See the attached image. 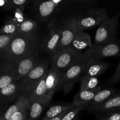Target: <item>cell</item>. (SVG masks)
<instances>
[{"mask_svg": "<svg viewBox=\"0 0 120 120\" xmlns=\"http://www.w3.org/2000/svg\"><path fill=\"white\" fill-rule=\"evenodd\" d=\"M39 43L36 33L30 35L17 34L1 52L0 57L5 63H16L39 52Z\"/></svg>", "mask_w": 120, "mask_h": 120, "instance_id": "6da1fadb", "label": "cell"}, {"mask_svg": "<svg viewBox=\"0 0 120 120\" xmlns=\"http://www.w3.org/2000/svg\"><path fill=\"white\" fill-rule=\"evenodd\" d=\"M120 15L107 18L101 23L96 30L94 46H101L117 41Z\"/></svg>", "mask_w": 120, "mask_h": 120, "instance_id": "7a4b0ae2", "label": "cell"}, {"mask_svg": "<svg viewBox=\"0 0 120 120\" xmlns=\"http://www.w3.org/2000/svg\"><path fill=\"white\" fill-rule=\"evenodd\" d=\"M49 63L47 60H41L39 64L26 76L19 81L21 94L29 100L32 92L42 76L49 70Z\"/></svg>", "mask_w": 120, "mask_h": 120, "instance_id": "3957f363", "label": "cell"}, {"mask_svg": "<svg viewBox=\"0 0 120 120\" xmlns=\"http://www.w3.org/2000/svg\"><path fill=\"white\" fill-rule=\"evenodd\" d=\"M109 18L107 12L102 8H94L88 11L80 17L73 18L74 24L78 31H84L100 25Z\"/></svg>", "mask_w": 120, "mask_h": 120, "instance_id": "277c9868", "label": "cell"}, {"mask_svg": "<svg viewBox=\"0 0 120 120\" xmlns=\"http://www.w3.org/2000/svg\"><path fill=\"white\" fill-rule=\"evenodd\" d=\"M82 54L71 47L62 49L52 56L51 68L63 73L75 63L80 62Z\"/></svg>", "mask_w": 120, "mask_h": 120, "instance_id": "5b68a950", "label": "cell"}, {"mask_svg": "<svg viewBox=\"0 0 120 120\" xmlns=\"http://www.w3.org/2000/svg\"><path fill=\"white\" fill-rule=\"evenodd\" d=\"M120 56V40L101 46H94L82 53L80 62L100 61L110 57Z\"/></svg>", "mask_w": 120, "mask_h": 120, "instance_id": "8992f818", "label": "cell"}, {"mask_svg": "<svg viewBox=\"0 0 120 120\" xmlns=\"http://www.w3.org/2000/svg\"><path fill=\"white\" fill-rule=\"evenodd\" d=\"M89 62H79L62 73V88L66 94L72 90L77 81L83 75Z\"/></svg>", "mask_w": 120, "mask_h": 120, "instance_id": "52a82bcc", "label": "cell"}, {"mask_svg": "<svg viewBox=\"0 0 120 120\" xmlns=\"http://www.w3.org/2000/svg\"><path fill=\"white\" fill-rule=\"evenodd\" d=\"M41 60L39 58V52L26 57L16 63H9L14 70L16 77V80L19 81L25 77L32 70L39 64Z\"/></svg>", "mask_w": 120, "mask_h": 120, "instance_id": "ba28073f", "label": "cell"}, {"mask_svg": "<svg viewBox=\"0 0 120 120\" xmlns=\"http://www.w3.org/2000/svg\"><path fill=\"white\" fill-rule=\"evenodd\" d=\"M46 98L50 103L53 96L62 87V73L50 67L49 69L46 79Z\"/></svg>", "mask_w": 120, "mask_h": 120, "instance_id": "9c48e42d", "label": "cell"}, {"mask_svg": "<svg viewBox=\"0 0 120 120\" xmlns=\"http://www.w3.org/2000/svg\"><path fill=\"white\" fill-rule=\"evenodd\" d=\"M61 38V27L52 28L41 43V49L52 56L56 53Z\"/></svg>", "mask_w": 120, "mask_h": 120, "instance_id": "30bf717a", "label": "cell"}, {"mask_svg": "<svg viewBox=\"0 0 120 120\" xmlns=\"http://www.w3.org/2000/svg\"><path fill=\"white\" fill-rule=\"evenodd\" d=\"M64 2L62 0L36 1L35 5L38 16L41 21H46Z\"/></svg>", "mask_w": 120, "mask_h": 120, "instance_id": "8fae6325", "label": "cell"}, {"mask_svg": "<svg viewBox=\"0 0 120 120\" xmlns=\"http://www.w3.org/2000/svg\"><path fill=\"white\" fill-rule=\"evenodd\" d=\"M77 31L78 30L75 27L73 18H70L66 23L61 27L60 41L56 52L70 47Z\"/></svg>", "mask_w": 120, "mask_h": 120, "instance_id": "7c38bea8", "label": "cell"}, {"mask_svg": "<svg viewBox=\"0 0 120 120\" xmlns=\"http://www.w3.org/2000/svg\"><path fill=\"white\" fill-rule=\"evenodd\" d=\"M21 94L20 84L15 81L0 89V105L7 104L17 99Z\"/></svg>", "mask_w": 120, "mask_h": 120, "instance_id": "4fadbf2b", "label": "cell"}, {"mask_svg": "<svg viewBox=\"0 0 120 120\" xmlns=\"http://www.w3.org/2000/svg\"><path fill=\"white\" fill-rule=\"evenodd\" d=\"M117 92V90L114 88H108L103 90L101 89L96 94L93 99L87 105L86 109H87L90 111H94L98 107L107 101Z\"/></svg>", "mask_w": 120, "mask_h": 120, "instance_id": "5bb4252c", "label": "cell"}, {"mask_svg": "<svg viewBox=\"0 0 120 120\" xmlns=\"http://www.w3.org/2000/svg\"><path fill=\"white\" fill-rule=\"evenodd\" d=\"M90 35L84 31H77L70 47L76 51L83 53L85 49H90L93 47Z\"/></svg>", "mask_w": 120, "mask_h": 120, "instance_id": "9a60e30c", "label": "cell"}, {"mask_svg": "<svg viewBox=\"0 0 120 120\" xmlns=\"http://www.w3.org/2000/svg\"><path fill=\"white\" fill-rule=\"evenodd\" d=\"M87 65L84 70V76L97 77L107 70L111 66V64L107 62L100 61H88Z\"/></svg>", "mask_w": 120, "mask_h": 120, "instance_id": "2e32d148", "label": "cell"}, {"mask_svg": "<svg viewBox=\"0 0 120 120\" xmlns=\"http://www.w3.org/2000/svg\"><path fill=\"white\" fill-rule=\"evenodd\" d=\"M101 90V86L95 90H80L75 96L74 101L72 103L74 107H79L87 105L92 101L96 94Z\"/></svg>", "mask_w": 120, "mask_h": 120, "instance_id": "e0dca14e", "label": "cell"}, {"mask_svg": "<svg viewBox=\"0 0 120 120\" xmlns=\"http://www.w3.org/2000/svg\"><path fill=\"white\" fill-rule=\"evenodd\" d=\"M49 71V70H48ZM48 71L42 76L38 83L35 87L29 98V103H32L40 100L45 99L46 96V79Z\"/></svg>", "mask_w": 120, "mask_h": 120, "instance_id": "ac0fdd59", "label": "cell"}, {"mask_svg": "<svg viewBox=\"0 0 120 120\" xmlns=\"http://www.w3.org/2000/svg\"><path fill=\"white\" fill-rule=\"evenodd\" d=\"M120 110V91L111 97L94 111L95 112L107 113L110 111Z\"/></svg>", "mask_w": 120, "mask_h": 120, "instance_id": "d6986e66", "label": "cell"}, {"mask_svg": "<svg viewBox=\"0 0 120 120\" xmlns=\"http://www.w3.org/2000/svg\"><path fill=\"white\" fill-rule=\"evenodd\" d=\"M49 102L46 99L40 100L35 102L30 103L28 120H36L42 114L46 107Z\"/></svg>", "mask_w": 120, "mask_h": 120, "instance_id": "ffe728a7", "label": "cell"}, {"mask_svg": "<svg viewBox=\"0 0 120 120\" xmlns=\"http://www.w3.org/2000/svg\"><path fill=\"white\" fill-rule=\"evenodd\" d=\"M29 100L24 97L23 95L20 94L16 100L15 103L12 104L7 109L4 113L3 114L1 117L0 118V120H11L14 116L15 113L24 105Z\"/></svg>", "mask_w": 120, "mask_h": 120, "instance_id": "44dd1931", "label": "cell"}, {"mask_svg": "<svg viewBox=\"0 0 120 120\" xmlns=\"http://www.w3.org/2000/svg\"><path fill=\"white\" fill-rule=\"evenodd\" d=\"M73 107H75L73 106L72 103L67 105H55L52 106L46 111L42 120H50L60 116L64 112L70 111Z\"/></svg>", "mask_w": 120, "mask_h": 120, "instance_id": "7402d4cb", "label": "cell"}, {"mask_svg": "<svg viewBox=\"0 0 120 120\" xmlns=\"http://www.w3.org/2000/svg\"><path fill=\"white\" fill-rule=\"evenodd\" d=\"M80 90H95L99 87V81L97 77L83 76L80 79Z\"/></svg>", "mask_w": 120, "mask_h": 120, "instance_id": "603a6c76", "label": "cell"}, {"mask_svg": "<svg viewBox=\"0 0 120 120\" xmlns=\"http://www.w3.org/2000/svg\"><path fill=\"white\" fill-rule=\"evenodd\" d=\"M38 27L36 22L32 19L26 18L24 21L19 25L18 34L30 35L35 34Z\"/></svg>", "mask_w": 120, "mask_h": 120, "instance_id": "cb8c5ba5", "label": "cell"}, {"mask_svg": "<svg viewBox=\"0 0 120 120\" xmlns=\"http://www.w3.org/2000/svg\"><path fill=\"white\" fill-rule=\"evenodd\" d=\"M19 25L14 19H9L0 29V34L7 35H16L18 34Z\"/></svg>", "mask_w": 120, "mask_h": 120, "instance_id": "d4e9b609", "label": "cell"}, {"mask_svg": "<svg viewBox=\"0 0 120 120\" xmlns=\"http://www.w3.org/2000/svg\"><path fill=\"white\" fill-rule=\"evenodd\" d=\"M30 1L27 0H5L0 1V7L5 10H15L16 8H21Z\"/></svg>", "mask_w": 120, "mask_h": 120, "instance_id": "484cf974", "label": "cell"}, {"mask_svg": "<svg viewBox=\"0 0 120 120\" xmlns=\"http://www.w3.org/2000/svg\"><path fill=\"white\" fill-rule=\"evenodd\" d=\"M29 107H30V103L29 101H28L14 114L11 120H23L25 119L26 117H28Z\"/></svg>", "mask_w": 120, "mask_h": 120, "instance_id": "4316f807", "label": "cell"}, {"mask_svg": "<svg viewBox=\"0 0 120 120\" xmlns=\"http://www.w3.org/2000/svg\"><path fill=\"white\" fill-rule=\"evenodd\" d=\"M83 109H86L85 105H83V106H79V107H75L73 108L72 109L68 111L65 116L62 118V120H74L76 118V116L77 114L82 111Z\"/></svg>", "mask_w": 120, "mask_h": 120, "instance_id": "83f0119b", "label": "cell"}, {"mask_svg": "<svg viewBox=\"0 0 120 120\" xmlns=\"http://www.w3.org/2000/svg\"><path fill=\"white\" fill-rule=\"evenodd\" d=\"M15 36L0 34V52L8 46Z\"/></svg>", "mask_w": 120, "mask_h": 120, "instance_id": "f1b7e54d", "label": "cell"}, {"mask_svg": "<svg viewBox=\"0 0 120 120\" xmlns=\"http://www.w3.org/2000/svg\"><path fill=\"white\" fill-rule=\"evenodd\" d=\"M120 81V60L118 63L117 68L116 69V71L114 73L113 75L111 76V77L109 79L107 80L105 84L106 85H110V84H113L116 83H118Z\"/></svg>", "mask_w": 120, "mask_h": 120, "instance_id": "f546056e", "label": "cell"}, {"mask_svg": "<svg viewBox=\"0 0 120 120\" xmlns=\"http://www.w3.org/2000/svg\"><path fill=\"white\" fill-rule=\"evenodd\" d=\"M106 114L105 117L107 120H120V110L110 111Z\"/></svg>", "mask_w": 120, "mask_h": 120, "instance_id": "4dcf8cb0", "label": "cell"}, {"mask_svg": "<svg viewBox=\"0 0 120 120\" xmlns=\"http://www.w3.org/2000/svg\"><path fill=\"white\" fill-rule=\"evenodd\" d=\"M74 2L78 5L83 6L94 5L98 3V1L96 0H76Z\"/></svg>", "mask_w": 120, "mask_h": 120, "instance_id": "1f68e13d", "label": "cell"}, {"mask_svg": "<svg viewBox=\"0 0 120 120\" xmlns=\"http://www.w3.org/2000/svg\"><path fill=\"white\" fill-rule=\"evenodd\" d=\"M7 104L3 105H0V118L1 117V116L3 115V114L4 113L5 111L7 110Z\"/></svg>", "mask_w": 120, "mask_h": 120, "instance_id": "d6a6232c", "label": "cell"}, {"mask_svg": "<svg viewBox=\"0 0 120 120\" xmlns=\"http://www.w3.org/2000/svg\"><path fill=\"white\" fill-rule=\"evenodd\" d=\"M68 112V111H67V112H64V113H63V114H61L60 116H58V117H55V118H53V119H52V120H62V118H63V117H64V116H65V114H66Z\"/></svg>", "mask_w": 120, "mask_h": 120, "instance_id": "836d02e7", "label": "cell"}, {"mask_svg": "<svg viewBox=\"0 0 120 120\" xmlns=\"http://www.w3.org/2000/svg\"><path fill=\"white\" fill-rule=\"evenodd\" d=\"M100 120H107V118H105V117H103Z\"/></svg>", "mask_w": 120, "mask_h": 120, "instance_id": "e575fe53", "label": "cell"}, {"mask_svg": "<svg viewBox=\"0 0 120 120\" xmlns=\"http://www.w3.org/2000/svg\"><path fill=\"white\" fill-rule=\"evenodd\" d=\"M23 120H28V117H26V118L25 119H24Z\"/></svg>", "mask_w": 120, "mask_h": 120, "instance_id": "d590c367", "label": "cell"}, {"mask_svg": "<svg viewBox=\"0 0 120 120\" xmlns=\"http://www.w3.org/2000/svg\"></svg>", "mask_w": 120, "mask_h": 120, "instance_id": "8d00e7d4", "label": "cell"}]
</instances>
